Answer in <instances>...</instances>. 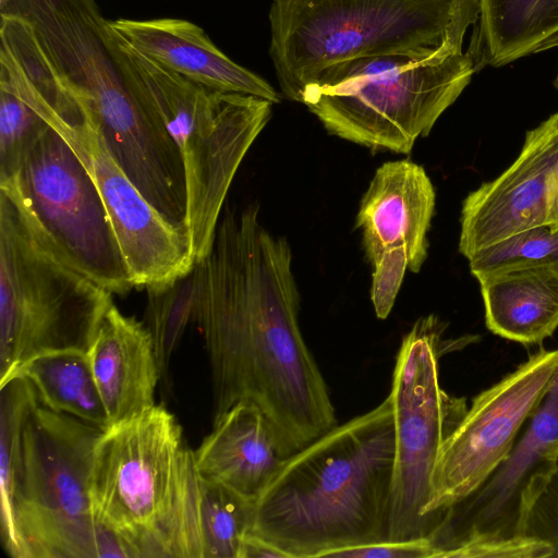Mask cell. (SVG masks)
<instances>
[{"instance_id": "cell-27", "label": "cell", "mask_w": 558, "mask_h": 558, "mask_svg": "<svg viewBox=\"0 0 558 558\" xmlns=\"http://www.w3.org/2000/svg\"><path fill=\"white\" fill-rule=\"evenodd\" d=\"M524 535L549 544L554 550L551 558H558V470L534 505Z\"/></svg>"}, {"instance_id": "cell-1", "label": "cell", "mask_w": 558, "mask_h": 558, "mask_svg": "<svg viewBox=\"0 0 558 558\" xmlns=\"http://www.w3.org/2000/svg\"><path fill=\"white\" fill-rule=\"evenodd\" d=\"M195 266L194 322L210 365L213 418L252 402L288 456L338 425L301 331L290 244L264 227L259 205L222 211L211 247Z\"/></svg>"}, {"instance_id": "cell-2", "label": "cell", "mask_w": 558, "mask_h": 558, "mask_svg": "<svg viewBox=\"0 0 558 558\" xmlns=\"http://www.w3.org/2000/svg\"><path fill=\"white\" fill-rule=\"evenodd\" d=\"M0 391V535L7 554L129 558L93 510L90 474L102 429L45 407L24 379Z\"/></svg>"}, {"instance_id": "cell-30", "label": "cell", "mask_w": 558, "mask_h": 558, "mask_svg": "<svg viewBox=\"0 0 558 558\" xmlns=\"http://www.w3.org/2000/svg\"><path fill=\"white\" fill-rule=\"evenodd\" d=\"M556 225H558V199H557V207H556Z\"/></svg>"}, {"instance_id": "cell-20", "label": "cell", "mask_w": 558, "mask_h": 558, "mask_svg": "<svg viewBox=\"0 0 558 558\" xmlns=\"http://www.w3.org/2000/svg\"><path fill=\"white\" fill-rule=\"evenodd\" d=\"M471 53L475 71L502 66L553 49L558 41V0H478Z\"/></svg>"}, {"instance_id": "cell-31", "label": "cell", "mask_w": 558, "mask_h": 558, "mask_svg": "<svg viewBox=\"0 0 558 558\" xmlns=\"http://www.w3.org/2000/svg\"><path fill=\"white\" fill-rule=\"evenodd\" d=\"M555 84H556V87L558 88V74H557V77H556Z\"/></svg>"}, {"instance_id": "cell-22", "label": "cell", "mask_w": 558, "mask_h": 558, "mask_svg": "<svg viewBox=\"0 0 558 558\" xmlns=\"http://www.w3.org/2000/svg\"><path fill=\"white\" fill-rule=\"evenodd\" d=\"M197 270L145 288L146 327L151 333L160 376L166 379L170 357L187 324L194 320Z\"/></svg>"}, {"instance_id": "cell-32", "label": "cell", "mask_w": 558, "mask_h": 558, "mask_svg": "<svg viewBox=\"0 0 558 558\" xmlns=\"http://www.w3.org/2000/svg\"><path fill=\"white\" fill-rule=\"evenodd\" d=\"M558 47V41L555 43L554 48Z\"/></svg>"}, {"instance_id": "cell-9", "label": "cell", "mask_w": 558, "mask_h": 558, "mask_svg": "<svg viewBox=\"0 0 558 558\" xmlns=\"http://www.w3.org/2000/svg\"><path fill=\"white\" fill-rule=\"evenodd\" d=\"M0 193L60 260L112 294L134 289L96 182L56 128L50 125L17 172L0 182Z\"/></svg>"}, {"instance_id": "cell-10", "label": "cell", "mask_w": 558, "mask_h": 558, "mask_svg": "<svg viewBox=\"0 0 558 558\" xmlns=\"http://www.w3.org/2000/svg\"><path fill=\"white\" fill-rule=\"evenodd\" d=\"M445 326L433 314L420 317L403 337L389 393L395 420V468L389 541L433 539L425 515L440 448L464 416V398L440 386Z\"/></svg>"}, {"instance_id": "cell-21", "label": "cell", "mask_w": 558, "mask_h": 558, "mask_svg": "<svg viewBox=\"0 0 558 558\" xmlns=\"http://www.w3.org/2000/svg\"><path fill=\"white\" fill-rule=\"evenodd\" d=\"M16 377L28 380L39 402L50 410L102 430L110 427L87 352L68 350L38 355L22 365Z\"/></svg>"}, {"instance_id": "cell-8", "label": "cell", "mask_w": 558, "mask_h": 558, "mask_svg": "<svg viewBox=\"0 0 558 558\" xmlns=\"http://www.w3.org/2000/svg\"><path fill=\"white\" fill-rule=\"evenodd\" d=\"M111 294L52 254L0 193V387L38 355L87 352Z\"/></svg>"}, {"instance_id": "cell-4", "label": "cell", "mask_w": 558, "mask_h": 558, "mask_svg": "<svg viewBox=\"0 0 558 558\" xmlns=\"http://www.w3.org/2000/svg\"><path fill=\"white\" fill-rule=\"evenodd\" d=\"M202 488L194 451L162 404L111 425L96 442L93 510L129 558H204Z\"/></svg>"}, {"instance_id": "cell-7", "label": "cell", "mask_w": 558, "mask_h": 558, "mask_svg": "<svg viewBox=\"0 0 558 558\" xmlns=\"http://www.w3.org/2000/svg\"><path fill=\"white\" fill-rule=\"evenodd\" d=\"M122 59L175 142L184 166L195 263L209 252L231 183L272 102L220 93L161 66L118 36Z\"/></svg>"}, {"instance_id": "cell-29", "label": "cell", "mask_w": 558, "mask_h": 558, "mask_svg": "<svg viewBox=\"0 0 558 558\" xmlns=\"http://www.w3.org/2000/svg\"><path fill=\"white\" fill-rule=\"evenodd\" d=\"M239 558H288L270 543L253 534H246L240 550Z\"/></svg>"}, {"instance_id": "cell-18", "label": "cell", "mask_w": 558, "mask_h": 558, "mask_svg": "<svg viewBox=\"0 0 558 558\" xmlns=\"http://www.w3.org/2000/svg\"><path fill=\"white\" fill-rule=\"evenodd\" d=\"M288 457L264 413L246 401L214 420L213 430L194 450L203 478L254 501Z\"/></svg>"}, {"instance_id": "cell-5", "label": "cell", "mask_w": 558, "mask_h": 558, "mask_svg": "<svg viewBox=\"0 0 558 558\" xmlns=\"http://www.w3.org/2000/svg\"><path fill=\"white\" fill-rule=\"evenodd\" d=\"M477 17L478 0H459L446 39L433 52L331 65L304 88L299 102L331 135L375 150L410 154L476 72L471 53L462 48Z\"/></svg>"}, {"instance_id": "cell-12", "label": "cell", "mask_w": 558, "mask_h": 558, "mask_svg": "<svg viewBox=\"0 0 558 558\" xmlns=\"http://www.w3.org/2000/svg\"><path fill=\"white\" fill-rule=\"evenodd\" d=\"M558 372V349H542L478 393L444 441L425 515L440 529L447 511L475 493L506 460Z\"/></svg>"}, {"instance_id": "cell-11", "label": "cell", "mask_w": 558, "mask_h": 558, "mask_svg": "<svg viewBox=\"0 0 558 558\" xmlns=\"http://www.w3.org/2000/svg\"><path fill=\"white\" fill-rule=\"evenodd\" d=\"M557 470L558 372L510 454L447 511L434 538L435 558H551V546L524 530Z\"/></svg>"}, {"instance_id": "cell-15", "label": "cell", "mask_w": 558, "mask_h": 558, "mask_svg": "<svg viewBox=\"0 0 558 558\" xmlns=\"http://www.w3.org/2000/svg\"><path fill=\"white\" fill-rule=\"evenodd\" d=\"M435 202L432 180L418 163L403 159L377 168L355 218L368 262L388 248L405 246L409 270L418 272L427 258Z\"/></svg>"}, {"instance_id": "cell-13", "label": "cell", "mask_w": 558, "mask_h": 558, "mask_svg": "<svg viewBox=\"0 0 558 558\" xmlns=\"http://www.w3.org/2000/svg\"><path fill=\"white\" fill-rule=\"evenodd\" d=\"M35 108V107H34ZM36 111L74 148L93 175L136 289L170 280L195 266L189 231L170 225L141 194L84 118L70 125L50 111Z\"/></svg>"}, {"instance_id": "cell-23", "label": "cell", "mask_w": 558, "mask_h": 558, "mask_svg": "<svg viewBox=\"0 0 558 558\" xmlns=\"http://www.w3.org/2000/svg\"><path fill=\"white\" fill-rule=\"evenodd\" d=\"M255 502L203 478L199 518L204 558H239L253 523Z\"/></svg>"}, {"instance_id": "cell-17", "label": "cell", "mask_w": 558, "mask_h": 558, "mask_svg": "<svg viewBox=\"0 0 558 558\" xmlns=\"http://www.w3.org/2000/svg\"><path fill=\"white\" fill-rule=\"evenodd\" d=\"M110 426L150 408L160 371L145 324L112 304L87 351Z\"/></svg>"}, {"instance_id": "cell-14", "label": "cell", "mask_w": 558, "mask_h": 558, "mask_svg": "<svg viewBox=\"0 0 558 558\" xmlns=\"http://www.w3.org/2000/svg\"><path fill=\"white\" fill-rule=\"evenodd\" d=\"M558 112L526 132L518 158L462 204L459 252H476L529 228L556 225Z\"/></svg>"}, {"instance_id": "cell-26", "label": "cell", "mask_w": 558, "mask_h": 558, "mask_svg": "<svg viewBox=\"0 0 558 558\" xmlns=\"http://www.w3.org/2000/svg\"><path fill=\"white\" fill-rule=\"evenodd\" d=\"M371 301L379 319H386L395 305L407 269L409 254L405 246H396L380 253L372 263Z\"/></svg>"}, {"instance_id": "cell-28", "label": "cell", "mask_w": 558, "mask_h": 558, "mask_svg": "<svg viewBox=\"0 0 558 558\" xmlns=\"http://www.w3.org/2000/svg\"><path fill=\"white\" fill-rule=\"evenodd\" d=\"M430 539L385 541L360 545L335 553L331 558H434Z\"/></svg>"}, {"instance_id": "cell-25", "label": "cell", "mask_w": 558, "mask_h": 558, "mask_svg": "<svg viewBox=\"0 0 558 558\" xmlns=\"http://www.w3.org/2000/svg\"><path fill=\"white\" fill-rule=\"evenodd\" d=\"M50 124L0 81V182L12 178Z\"/></svg>"}, {"instance_id": "cell-6", "label": "cell", "mask_w": 558, "mask_h": 558, "mask_svg": "<svg viewBox=\"0 0 558 558\" xmlns=\"http://www.w3.org/2000/svg\"><path fill=\"white\" fill-rule=\"evenodd\" d=\"M459 0H272L269 56L283 96L298 101L331 65L433 52Z\"/></svg>"}, {"instance_id": "cell-3", "label": "cell", "mask_w": 558, "mask_h": 558, "mask_svg": "<svg viewBox=\"0 0 558 558\" xmlns=\"http://www.w3.org/2000/svg\"><path fill=\"white\" fill-rule=\"evenodd\" d=\"M395 420L388 395L287 458L255 502L251 530L288 558H331L389 541Z\"/></svg>"}, {"instance_id": "cell-19", "label": "cell", "mask_w": 558, "mask_h": 558, "mask_svg": "<svg viewBox=\"0 0 558 558\" xmlns=\"http://www.w3.org/2000/svg\"><path fill=\"white\" fill-rule=\"evenodd\" d=\"M486 327L522 344H537L558 328V267L492 275L477 280Z\"/></svg>"}, {"instance_id": "cell-16", "label": "cell", "mask_w": 558, "mask_h": 558, "mask_svg": "<svg viewBox=\"0 0 558 558\" xmlns=\"http://www.w3.org/2000/svg\"><path fill=\"white\" fill-rule=\"evenodd\" d=\"M113 32L133 49L187 80L220 93L253 95L280 101L262 76L222 52L196 24L182 19L109 21Z\"/></svg>"}, {"instance_id": "cell-33", "label": "cell", "mask_w": 558, "mask_h": 558, "mask_svg": "<svg viewBox=\"0 0 558 558\" xmlns=\"http://www.w3.org/2000/svg\"><path fill=\"white\" fill-rule=\"evenodd\" d=\"M0 1H2V0H0Z\"/></svg>"}, {"instance_id": "cell-24", "label": "cell", "mask_w": 558, "mask_h": 558, "mask_svg": "<svg viewBox=\"0 0 558 558\" xmlns=\"http://www.w3.org/2000/svg\"><path fill=\"white\" fill-rule=\"evenodd\" d=\"M468 260L477 280L523 269L558 267V225L517 232L476 252Z\"/></svg>"}]
</instances>
